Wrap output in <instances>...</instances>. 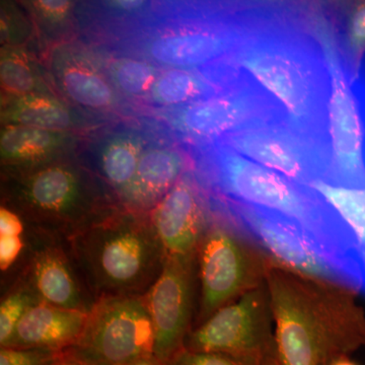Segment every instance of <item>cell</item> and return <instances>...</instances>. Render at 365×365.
I'll use <instances>...</instances> for the list:
<instances>
[{"label": "cell", "mask_w": 365, "mask_h": 365, "mask_svg": "<svg viewBox=\"0 0 365 365\" xmlns=\"http://www.w3.org/2000/svg\"><path fill=\"white\" fill-rule=\"evenodd\" d=\"M335 211L351 237L360 277V292H365V187L350 188L325 180L309 185Z\"/></svg>", "instance_id": "cb8c5ba5"}, {"label": "cell", "mask_w": 365, "mask_h": 365, "mask_svg": "<svg viewBox=\"0 0 365 365\" xmlns=\"http://www.w3.org/2000/svg\"><path fill=\"white\" fill-rule=\"evenodd\" d=\"M51 365H107L83 354L76 348H69L60 352L58 357Z\"/></svg>", "instance_id": "836d02e7"}, {"label": "cell", "mask_w": 365, "mask_h": 365, "mask_svg": "<svg viewBox=\"0 0 365 365\" xmlns=\"http://www.w3.org/2000/svg\"><path fill=\"white\" fill-rule=\"evenodd\" d=\"M96 299L143 295L162 272L165 255L148 213L118 206L66 240Z\"/></svg>", "instance_id": "5b68a950"}, {"label": "cell", "mask_w": 365, "mask_h": 365, "mask_svg": "<svg viewBox=\"0 0 365 365\" xmlns=\"http://www.w3.org/2000/svg\"><path fill=\"white\" fill-rule=\"evenodd\" d=\"M128 365H167L162 360L158 359L155 355H148V356L140 357V359L134 360Z\"/></svg>", "instance_id": "e575fe53"}, {"label": "cell", "mask_w": 365, "mask_h": 365, "mask_svg": "<svg viewBox=\"0 0 365 365\" xmlns=\"http://www.w3.org/2000/svg\"><path fill=\"white\" fill-rule=\"evenodd\" d=\"M35 290L28 281L16 274L0 304V346L6 347L13 338L16 326L29 309L40 304Z\"/></svg>", "instance_id": "83f0119b"}, {"label": "cell", "mask_w": 365, "mask_h": 365, "mask_svg": "<svg viewBox=\"0 0 365 365\" xmlns=\"http://www.w3.org/2000/svg\"><path fill=\"white\" fill-rule=\"evenodd\" d=\"M329 365H357L354 361H352L351 359H349V356L341 357V359H338L334 360V361L331 362Z\"/></svg>", "instance_id": "d590c367"}, {"label": "cell", "mask_w": 365, "mask_h": 365, "mask_svg": "<svg viewBox=\"0 0 365 365\" xmlns=\"http://www.w3.org/2000/svg\"><path fill=\"white\" fill-rule=\"evenodd\" d=\"M25 220L11 208H0V235H26Z\"/></svg>", "instance_id": "d6a6232c"}, {"label": "cell", "mask_w": 365, "mask_h": 365, "mask_svg": "<svg viewBox=\"0 0 365 365\" xmlns=\"http://www.w3.org/2000/svg\"><path fill=\"white\" fill-rule=\"evenodd\" d=\"M268 257L234 227L213 218L196 253L200 284L196 326L265 282Z\"/></svg>", "instance_id": "9c48e42d"}, {"label": "cell", "mask_w": 365, "mask_h": 365, "mask_svg": "<svg viewBox=\"0 0 365 365\" xmlns=\"http://www.w3.org/2000/svg\"><path fill=\"white\" fill-rule=\"evenodd\" d=\"M209 208L213 217L234 227L277 265L352 288L339 262L297 223L237 204H212Z\"/></svg>", "instance_id": "30bf717a"}, {"label": "cell", "mask_w": 365, "mask_h": 365, "mask_svg": "<svg viewBox=\"0 0 365 365\" xmlns=\"http://www.w3.org/2000/svg\"><path fill=\"white\" fill-rule=\"evenodd\" d=\"M192 169L191 155L181 144L165 137L150 140L120 206L134 212H150Z\"/></svg>", "instance_id": "ac0fdd59"}, {"label": "cell", "mask_w": 365, "mask_h": 365, "mask_svg": "<svg viewBox=\"0 0 365 365\" xmlns=\"http://www.w3.org/2000/svg\"><path fill=\"white\" fill-rule=\"evenodd\" d=\"M309 20L325 57L329 76L326 114L328 174L325 181L350 188H364V106L354 83L350 81L329 4H309Z\"/></svg>", "instance_id": "52a82bcc"}, {"label": "cell", "mask_w": 365, "mask_h": 365, "mask_svg": "<svg viewBox=\"0 0 365 365\" xmlns=\"http://www.w3.org/2000/svg\"><path fill=\"white\" fill-rule=\"evenodd\" d=\"M60 352L42 348L1 347L0 365H51Z\"/></svg>", "instance_id": "f546056e"}, {"label": "cell", "mask_w": 365, "mask_h": 365, "mask_svg": "<svg viewBox=\"0 0 365 365\" xmlns=\"http://www.w3.org/2000/svg\"><path fill=\"white\" fill-rule=\"evenodd\" d=\"M184 348L257 364L275 354L273 314L265 282L192 329Z\"/></svg>", "instance_id": "8fae6325"}, {"label": "cell", "mask_w": 365, "mask_h": 365, "mask_svg": "<svg viewBox=\"0 0 365 365\" xmlns=\"http://www.w3.org/2000/svg\"><path fill=\"white\" fill-rule=\"evenodd\" d=\"M262 364V362H261ZM257 362L235 359L230 355L212 352H197L182 348L167 362V365H261Z\"/></svg>", "instance_id": "4dcf8cb0"}, {"label": "cell", "mask_w": 365, "mask_h": 365, "mask_svg": "<svg viewBox=\"0 0 365 365\" xmlns=\"http://www.w3.org/2000/svg\"><path fill=\"white\" fill-rule=\"evenodd\" d=\"M242 37L222 60L235 83L244 81L273 103L283 124L326 150L329 76L312 32L309 4L237 2Z\"/></svg>", "instance_id": "6da1fadb"}, {"label": "cell", "mask_w": 365, "mask_h": 365, "mask_svg": "<svg viewBox=\"0 0 365 365\" xmlns=\"http://www.w3.org/2000/svg\"><path fill=\"white\" fill-rule=\"evenodd\" d=\"M197 181L209 205L237 204L267 211L297 223L313 235L345 269L351 287L359 281L351 237L335 211L309 186L215 143L187 148Z\"/></svg>", "instance_id": "3957f363"}, {"label": "cell", "mask_w": 365, "mask_h": 365, "mask_svg": "<svg viewBox=\"0 0 365 365\" xmlns=\"http://www.w3.org/2000/svg\"><path fill=\"white\" fill-rule=\"evenodd\" d=\"M150 140V134L126 126L105 132L93 141V158L88 167L118 203L135 176L143 151Z\"/></svg>", "instance_id": "d6986e66"}, {"label": "cell", "mask_w": 365, "mask_h": 365, "mask_svg": "<svg viewBox=\"0 0 365 365\" xmlns=\"http://www.w3.org/2000/svg\"><path fill=\"white\" fill-rule=\"evenodd\" d=\"M44 76L38 62L25 48L11 46L1 48V100L25 97L34 93L56 95Z\"/></svg>", "instance_id": "4316f807"}, {"label": "cell", "mask_w": 365, "mask_h": 365, "mask_svg": "<svg viewBox=\"0 0 365 365\" xmlns=\"http://www.w3.org/2000/svg\"><path fill=\"white\" fill-rule=\"evenodd\" d=\"M48 66L55 88L76 110L91 117L127 111L126 101L115 90L96 50L60 44L50 53Z\"/></svg>", "instance_id": "2e32d148"}, {"label": "cell", "mask_w": 365, "mask_h": 365, "mask_svg": "<svg viewBox=\"0 0 365 365\" xmlns=\"http://www.w3.org/2000/svg\"><path fill=\"white\" fill-rule=\"evenodd\" d=\"M1 124L72 133H78L90 125L85 115L62 101L58 95L51 93L1 100Z\"/></svg>", "instance_id": "7402d4cb"}, {"label": "cell", "mask_w": 365, "mask_h": 365, "mask_svg": "<svg viewBox=\"0 0 365 365\" xmlns=\"http://www.w3.org/2000/svg\"><path fill=\"white\" fill-rule=\"evenodd\" d=\"M242 37L237 2H153L145 18L101 45L160 68L202 71L227 58Z\"/></svg>", "instance_id": "277c9868"}, {"label": "cell", "mask_w": 365, "mask_h": 365, "mask_svg": "<svg viewBox=\"0 0 365 365\" xmlns=\"http://www.w3.org/2000/svg\"><path fill=\"white\" fill-rule=\"evenodd\" d=\"M78 133L4 125L0 135L2 170H21L71 155Z\"/></svg>", "instance_id": "44dd1931"}, {"label": "cell", "mask_w": 365, "mask_h": 365, "mask_svg": "<svg viewBox=\"0 0 365 365\" xmlns=\"http://www.w3.org/2000/svg\"><path fill=\"white\" fill-rule=\"evenodd\" d=\"M29 248L26 235H0V269L1 274L11 272L16 265H21Z\"/></svg>", "instance_id": "1f68e13d"}, {"label": "cell", "mask_w": 365, "mask_h": 365, "mask_svg": "<svg viewBox=\"0 0 365 365\" xmlns=\"http://www.w3.org/2000/svg\"><path fill=\"white\" fill-rule=\"evenodd\" d=\"M261 365H280V364L279 361H278L277 357H276L275 353V354L271 355L268 359L264 360Z\"/></svg>", "instance_id": "8d00e7d4"}, {"label": "cell", "mask_w": 365, "mask_h": 365, "mask_svg": "<svg viewBox=\"0 0 365 365\" xmlns=\"http://www.w3.org/2000/svg\"><path fill=\"white\" fill-rule=\"evenodd\" d=\"M26 6L41 30L49 33L69 26L76 9V2L66 0H37Z\"/></svg>", "instance_id": "f1b7e54d"}, {"label": "cell", "mask_w": 365, "mask_h": 365, "mask_svg": "<svg viewBox=\"0 0 365 365\" xmlns=\"http://www.w3.org/2000/svg\"><path fill=\"white\" fill-rule=\"evenodd\" d=\"M329 6L350 81L355 83L360 78L365 56V0Z\"/></svg>", "instance_id": "484cf974"}, {"label": "cell", "mask_w": 365, "mask_h": 365, "mask_svg": "<svg viewBox=\"0 0 365 365\" xmlns=\"http://www.w3.org/2000/svg\"><path fill=\"white\" fill-rule=\"evenodd\" d=\"M88 314L40 302L26 312L6 347L64 351L78 344Z\"/></svg>", "instance_id": "ffe728a7"}, {"label": "cell", "mask_w": 365, "mask_h": 365, "mask_svg": "<svg viewBox=\"0 0 365 365\" xmlns=\"http://www.w3.org/2000/svg\"><path fill=\"white\" fill-rule=\"evenodd\" d=\"M97 52L115 90L138 108L150 95L162 68L140 57L105 50Z\"/></svg>", "instance_id": "d4e9b609"}, {"label": "cell", "mask_w": 365, "mask_h": 365, "mask_svg": "<svg viewBox=\"0 0 365 365\" xmlns=\"http://www.w3.org/2000/svg\"><path fill=\"white\" fill-rule=\"evenodd\" d=\"M155 333L143 295L96 299L76 350L107 365L155 355Z\"/></svg>", "instance_id": "7c38bea8"}, {"label": "cell", "mask_w": 365, "mask_h": 365, "mask_svg": "<svg viewBox=\"0 0 365 365\" xmlns=\"http://www.w3.org/2000/svg\"><path fill=\"white\" fill-rule=\"evenodd\" d=\"M275 353L280 365H329L365 346L356 290L309 277L268 258Z\"/></svg>", "instance_id": "7a4b0ae2"}, {"label": "cell", "mask_w": 365, "mask_h": 365, "mask_svg": "<svg viewBox=\"0 0 365 365\" xmlns=\"http://www.w3.org/2000/svg\"><path fill=\"white\" fill-rule=\"evenodd\" d=\"M196 277V258H168L144 294L155 328V355L165 364L184 348L192 331Z\"/></svg>", "instance_id": "5bb4252c"}, {"label": "cell", "mask_w": 365, "mask_h": 365, "mask_svg": "<svg viewBox=\"0 0 365 365\" xmlns=\"http://www.w3.org/2000/svg\"><path fill=\"white\" fill-rule=\"evenodd\" d=\"M222 91L206 69L162 68L150 95L137 109L144 112L173 109Z\"/></svg>", "instance_id": "603a6c76"}, {"label": "cell", "mask_w": 365, "mask_h": 365, "mask_svg": "<svg viewBox=\"0 0 365 365\" xmlns=\"http://www.w3.org/2000/svg\"><path fill=\"white\" fill-rule=\"evenodd\" d=\"M216 143L302 186L328 174L325 148L283 123L245 129Z\"/></svg>", "instance_id": "4fadbf2b"}, {"label": "cell", "mask_w": 365, "mask_h": 365, "mask_svg": "<svg viewBox=\"0 0 365 365\" xmlns=\"http://www.w3.org/2000/svg\"><path fill=\"white\" fill-rule=\"evenodd\" d=\"M148 216L165 259L196 258L201 239L213 220L193 170L184 175Z\"/></svg>", "instance_id": "e0dca14e"}, {"label": "cell", "mask_w": 365, "mask_h": 365, "mask_svg": "<svg viewBox=\"0 0 365 365\" xmlns=\"http://www.w3.org/2000/svg\"><path fill=\"white\" fill-rule=\"evenodd\" d=\"M144 119L165 138L187 148L210 145L235 132L260 125L283 123L276 106L244 81L191 104L145 112Z\"/></svg>", "instance_id": "ba28073f"}, {"label": "cell", "mask_w": 365, "mask_h": 365, "mask_svg": "<svg viewBox=\"0 0 365 365\" xmlns=\"http://www.w3.org/2000/svg\"><path fill=\"white\" fill-rule=\"evenodd\" d=\"M1 205L36 232L66 240L119 203L86 165L71 155L2 172Z\"/></svg>", "instance_id": "8992f818"}, {"label": "cell", "mask_w": 365, "mask_h": 365, "mask_svg": "<svg viewBox=\"0 0 365 365\" xmlns=\"http://www.w3.org/2000/svg\"><path fill=\"white\" fill-rule=\"evenodd\" d=\"M18 274L44 304L86 313L95 304L62 237L31 230L28 252Z\"/></svg>", "instance_id": "9a60e30c"}]
</instances>
